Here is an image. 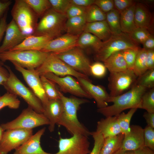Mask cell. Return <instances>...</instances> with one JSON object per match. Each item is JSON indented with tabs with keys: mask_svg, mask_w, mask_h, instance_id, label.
<instances>
[{
	"mask_svg": "<svg viewBox=\"0 0 154 154\" xmlns=\"http://www.w3.org/2000/svg\"><path fill=\"white\" fill-rule=\"evenodd\" d=\"M103 62L110 73L123 72L128 70L121 51L113 54Z\"/></svg>",
	"mask_w": 154,
	"mask_h": 154,
	"instance_id": "27",
	"label": "cell"
},
{
	"mask_svg": "<svg viewBox=\"0 0 154 154\" xmlns=\"http://www.w3.org/2000/svg\"><path fill=\"white\" fill-rule=\"evenodd\" d=\"M59 93L64 111L57 124L64 127L72 136L81 135L88 137L91 135V132L79 121L77 115L80 106L88 102L89 100L74 96L66 97L60 91Z\"/></svg>",
	"mask_w": 154,
	"mask_h": 154,
	"instance_id": "1",
	"label": "cell"
},
{
	"mask_svg": "<svg viewBox=\"0 0 154 154\" xmlns=\"http://www.w3.org/2000/svg\"><path fill=\"white\" fill-rule=\"evenodd\" d=\"M9 76V73L7 69L0 65V85H3L7 80Z\"/></svg>",
	"mask_w": 154,
	"mask_h": 154,
	"instance_id": "53",
	"label": "cell"
},
{
	"mask_svg": "<svg viewBox=\"0 0 154 154\" xmlns=\"http://www.w3.org/2000/svg\"><path fill=\"white\" fill-rule=\"evenodd\" d=\"M147 89L134 84L127 92L117 96H110L108 103L112 102V105L98 109L97 112L107 117L117 116L127 109H141V98Z\"/></svg>",
	"mask_w": 154,
	"mask_h": 154,
	"instance_id": "2",
	"label": "cell"
},
{
	"mask_svg": "<svg viewBox=\"0 0 154 154\" xmlns=\"http://www.w3.org/2000/svg\"><path fill=\"white\" fill-rule=\"evenodd\" d=\"M141 109L145 110L147 112L154 113V88H153L145 93L141 100Z\"/></svg>",
	"mask_w": 154,
	"mask_h": 154,
	"instance_id": "39",
	"label": "cell"
},
{
	"mask_svg": "<svg viewBox=\"0 0 154 154\" xmlns=\"http://www.w3.org/2000/svg\"><path fill=\"white\" fill-rule=\"evenodd\" d=\"M94 4L106 13L114 9V0H95Z\"/></svg>",
	"mask_w": 154,
	"mask_h": 154,
	"instance_id": "47",
	"label": "cell"
},
{
	"mask_svg": "<svg viewBox=\"0 0 154 154\" xmlns=\"http://www.w3.org/2000/svg\"><path fill=\"white\" fill-rule=\"evenodd\" d=\"M91 135L94 140V145L92 150L88 154H100L104 138L100 133L96 131L91 132Z\"/></svg>",
	"mask_w": 154,
	"mask_h": 154,
	"instance_id": "44",
	"label": "cell"
},
{
	"mask_svg": "<svg viewBox=\"0 0 154 154\" xmlns=\"http://www.w3.org/2000/svg\"><path fill=\"white\" fill-rule=\"evenodd\" d=\"M128 35L134 42L137 44H142L151 34L147 29L137 27L133 32Z\"/></svg>",
	"mask_w": 154,
	"mask_h": 154,
	"instance_id": "41",
	"label": "cell"
},
{
	"mask_svg": "<svg viewBox=\"0 0 154 154\" xmlns=\"http://www.w3.org/2000/svg\"><path fill=\"white\" fill-rule=\"evenodd\" d=\"M33 135L32 129L17 128L6 130L0 141V154H8L15 150Z\"/></svg>",
	"mask_w": 154,
	"mask_h": 154,
	"instance_id": "10",
	"label": "cell"
},
{
	"mask_svg": "<svg viewBox=\"0 0 154 154\" xmlns=\"http://www.w3.org/2000/svg\"><path fill=\"white\" fill-rule=\"evenodd\" d=\"M94 1L95 0H70L71 4L85 8L94 4Z\"/></svg>",
	"mask_w": 154,
	"mask_h": 154,
	"instance_id": "50",
	"label": "cell"
},
{
	"mask_svg": "<svg viewBox=\"0 0 154 154\" xmlns=\"http://www.w3.org/2000/svg\"><path fill=\"white\" fill-rule=\"evenodd\" d=\"M54 54L75 70L88 76L91 75L90 68L91 64L82 49L76 47L66 52Z\"/></svg>",
	"mask_w": 154,
	"mask_h": 154,
	"instance_id": "11",
	"label": "cell"
},
{
	"mask_svg": "<svg viewBox=\"0 0 154 154\" xmlns=\"http://www.w3.org/2000/svg\"><path fill=\"white\" fill-rule=\"evenodd\" d=\"M96 131L100 133L104 139L121 133L116 116L100 119L97 122Z\"/></svg>",
	"mask_w": 154,
	"mask_h": 154,
	"instance_id": "23",
	"label": "cell"
},
{
	"mask_svg": "<svg viewBox=\"0 0 154 154\" xmlns=\"http://www.w3.org/2000/svg\"><path fill=\"white\" fill-rule=\"evenodd\" d=\"M77 80L83 88L94 99L98 109L108 106L110 96L104 87L93 84L89 79L80 78Z\"/></svg>",
	"mask_w": 154,
	"mask_h": 154,
	"instance_id": "17",
	"label": "cell"
},
{
	"mask_svg": "<svg viewBox=\"0 0 154 154\" xmlns=\"http://www.w3.org/2000/svg\"><path fill=\"white\" fill-rule=\"evenodd\" d=\"M147 125L154 128V113L145 112L143 115Z\"/></svg>",
	"mask_w": 154,
	"mask_h": 154,
	"instance_id": "55",
	"label": "cell"
},
{
	"mask_svg": "<svg viewBox=\"0 0 154 154\" xmlns=\"http://www.w3.org/2000/svg\"><path fill=\"white\" fill-rule=\"evenodd\" d=\"M143 146V129L139 125H131L129 131L124 135L120 149L134 151Z\"/></svg>",
	"mask_w": 154,
	"mask_h": 154,
	"instance_id": "19",
	"label": "cell"
},
{
	"mask_svg": "<svg viewBox=\"0 0 154 154\" xmlns=\"http://www.w3.org/2000/svg\"><path fill=\"white\" fill-rule=\"evenodd\" d=\"M51 8L60 14L65 15L71 3L70 0H49Z\"/></svg>",
	"mask_w": 154,
	"mask_h": 154,
	"instance_id": "42",
	"label": "cell"
},
{
	"mask_svg": "<svg viewBox=\"0 0 154 154\" xmlns=\"http://www.w3.org/2000/svg\"><path fill=\"white\" fill-rule=\"evenodd\" d=\"M63 111V105L60 99L49 100L44 108L43 114L49 121L48 129L50 132L54 131L55 125L59 121Z\"/></svg>",
	"mask_w": 154,
	"mask_h": 154,
	"instance_id": "21",
	"label": "cell"
},
{
	"mask_svg": "<svg viewBox=\"0 0 154 154\" xmlns=\"http://www.w3.org/2000/svg\"><path fill=\"white\" fill-rule=\"evenodd\" d=\"M45 130V127L39 130L16 149L13 154H52L44 151L40 145L41 138Z\"/></svg>",
	"mask_w": 154,
	"mask_h": 154,
	"instance_id": "20",
	"label": "cell"
},
{
	"mask_svg": "<svg viewBox=\"0 0 154 154\" xmlns=\"http://www.w3.org/2000/svg\"><path fill=\"white\" fill-rule=\"evenodd\" d=\"M140 48H127L121 51L128 70L133 71L136 55Z\"/></svg>",
	"mask_w": 154,
	"mask_h": 154,
	"instance_id": "40",
	"label": "cell"
},
{
	"mask_svg": "<svg viewBox=\"0 0 154 154\" xmlns=\"http://www.w3.org/2000/svg\"><path fill=\"white\" fill-rule=\"evenodd\" d=\"M40 18L32 35L46 36L54 38L62 35L64 31L67 19L65 15L59 13L51 8Z\"/></svg>",
	"mask_w": 154,
	"mask_h": 154,
	"instance_id": "3",
	"label": "cell"
},
{
	"mask_svg": "<svg viewBox=\"0 0 154 154\" xmlns=\"http://www.w3.org/2000/svg\"><path fill=\"white\" fill-rule=\"evenodd\" d=\"M103 42L93 35L83 32L79 35L77 42V47L81 49L90 48L94 52L101 46Z\"/></svg>",
	"mask_w": 154,
	"mask_h": 154,
	"instance_id": "28",
	"label": "cell"
},
{
	"mask_svg": "<svg viewBox=\"0 0 154 154\" xmlns=\"http://www.w3.org/2000/svg\"><path fill=\"white\" fill-rule=\"evenodd\" d=\"M147 51V70L154 69V49Z\"/></svg>",
	"mask_w": 154,
	"mask_h": 154,
	"instance_id": "51",
	"label": "cell"
},
{
	"mask_svg": "<svg viewBox=\"0 0 154 154\" xmlns=\"http://www.w3.org/2000/svg\"><path fill=\"white\" fill-rule=\"evenodd\" d=\"M86 8L70 4L65 14L67 19L82 16L85 14Z\"/></svg>",
	"mask_w": 154,
	"mask_h": 154,
	"instance_id": "46",
	"label": "cell"
},
{
	"mask_svg": "<svg viewBox=\"0 0 154 154\" xmlns=\"http://www.w3.org/2000/svg\"><path fill=\"white\" fill-rule=\"evenodd\" d=\"M143 129L144 146L154 150V128L147 125Z\"/></svg>",
	"mask_w": 154,
	"mask_h": 154,
	"instance_id": "43",
	"label": "cell"
},
{
	"mask_svg": "<svg viewBox=\"0 0 154 154\" xmlns=\"http://www.w3.org/2000/svg\"><path fill=\"white\" fill-rule=\"evenodd\" d=\"M86 23L85 15L68 19L65 25L64 30L66 33L79 35L83 31Z\"/></svg>",
	"mask_w": 154,
	"mask_h": 154,
	"instance_id": "29",
	"label": "cell"
},
{
	"mask_svg": "<svg viewBox=\"0 0 154 154\" xmlns=\"http://www.w3.org/2000/svg\"><path fill=\"white\" fill-rule=\"evenodd\" d=\"M124 137V135L121 133L104 138L100 154H114L120 149Z\"/></svg>",
	"mask_w": 154,
	"mask_h": 154,
	"instance_id": "30",
	"label": "cell"
},
{
	"mask_svg": "<svg viewBox=\"0 0 154 154\" xmlns=\"http://www.w3.org/2000/svg\"><path fill=\"white\" fill-rule=\"evenodd\" d=\"M41 81L45 93L49 100L60 99L59 91L54 83L42 75L40 76Z\"/></svg>",
	"mask_w": 154,
	"mask_h": 154,
	"instance_id": "36",
	"label": "cell"
},
{
	"mask_svg": "<svg viewBox=\"0 0 154 154\" xmlns=\"http://www.w3.org/2000/svg\"><path fill=\"white\" fill-rule=\"evenodd\" d=\"M106 20L109 26L112 35L120 34L121 31L120 23V13L114 9L106 13Z\"/></svg>",
	"mask_w": 154,
	"mask_h": 154,
	"instance_id": "31",
	"label": "cell"
},
{
	"mask_svg": "<svg viewBox=\"0 0 154 154\" xmlns=\"http://www.w3.org/2000/svg\"><path fill=\"white\" fill-rule=\"evenodd\" d=\"M11 62L16 69L21 74L31 90L41 102L44 108L49 99L43 87L40 75L35 69H26L21 67L15 62Z\"/></svg>",
	"mask_w": 154,
	"mask_h": 154,
	"instance_id": "15",
	"label": "cell"
},
{
	"mask_svg": "<svg viewBox=\"0 0 154 154\" xmlns=\"http://www.w3.org/2000/svg\"><path fill=\"white\" fill-rule=\"evenodd\" d=\"M143 48L147 50L154 49V37L151 34L142 44Z\"/></svg>",
	"mask_w": 154,
	"mask_h": 154,
	"instance_id": "52",
	"label": "cell"
},
{
	"mask_svg": "<svg viewBox=\"0 0 154 154\" xmlns=\"http://www.w3.org/2000/svg\"><path fill=\"white\" fill-rule=\"evenodd\" d=\"M114 154H134V151L119 149Z\"/></svg>",
	"mask_w": 154,
	"mask_h": 154,
	"instance_id": "57",
	"label": "cell"
},
{
	"mask_svg": "<svg viewBox=\"0 0 154 154\" xmlns=\"http://www.w3.org/2000/svg\"><path fill=\"white\" fill-rule=\"evenodd\" d=\"M42 75L56 84L63 92L69 93L78 97L92 98L78 82L71 76L68 75L60 77L51 72L46 73Z\"/></svg>",
	"mask_w": 154,
	"mask_h": 154,
	"instance_id": "14",
	"label": "cell"
},
{
	"mask_svg": "<svg viewBox=\"0 0 154 154\" xmlns=\"http://www.w3.org/2000/svg\"><path fill=\"white\" fill-rule=\"evenodd\" d=\"M90 144L88 137L82 135H74L69 138L60 137L58 151L52 154H88Z\"/></svg>",
	"mask_w": 154,
	"mask_h": 154,
	"instance_id": "12",
	"label": "cell"
},
{
	"mask_svg": "<svg viewBox=\"0 0 154 154\" xmlns=\"http://www.w3.org/2000/svg\"><path fill=\"white\" fill-rule=\"evenodd\" d=\"M137 76L133 70L110 73L108 78L110 96L114 97L122 94L134 84Z\"/></svg>",
	"mask_w": 154,
	"mask_h": 154,
	"instance_id": "13",
	"label": "cell"
},
{
	"mask_svg": "<svg viewBox=\"0 0 154 154\" xmlns=\"http://www.w3.org/2000/svg\"><path fill=\"white\" fill-rule=\"evenodd\" d=\"M86 23L106 20V14L94 4L86 8L85 14Z\"/></svg>",
	"mask_w": 154,
	"mask_h": 154,
	"instance_id": "33",
	"label": "cell"
},
{
	"mask_svg": "<svg viewBox=\"0 0 154 154\" xmlns=\"http://www.w3.org/2000/svg\"><path fill=\"white\" fill-rule=\"evenodd\" d=\"M27 36L23 33L12 19L7 24L5 36L0 46V53L11 50L20 44Z\"/></svg>",
	"mask_w": 154,
	"mask_h": 154,
	"instance_id": "18",
	"label": "cell"
},
{
	"mask_svg": "<svg viewBox=\"0 0 154 154\" xmlns=\"http://www.w3.org/2000/svg\"><path fill=\"white\" fill-rule=\"evenodd\" d=\"M49 124V120L43 114L38 113L28 106L24 109L16 119L3 123L1 125L5 131L17 128L32 129L37 127Z\"/></svg>",
	"mask_w": 154,
	"mask_h": 154,
	"instance_id": "8",
	"label": "cell"
},
{
	"mask_svg": "<svg viewBox=\"0 0 154 154\" xmlns=\"http://www.w3.org/2000/svg\"><path fill=\"white\" fill-rule=\"evenodd\" d=\"M11 14L23 34L27 36L33 34L38 18L24 0L15 1Z\"/></svg>",
	"mask_w": 154,
	"mask_h": 154,
	"instance_id": "6",
	"label": "cell"
},
{
	"mask_svg": "<svg viewBox=\"0 0 154 154\" xmlns=\"http://www.w3.org/2000/svg\"><path fill=\"white\" fill-rule=\"evenodd\" d=\"M83 32L93 35L102 42L108 40L112 35L106 20L86 23Z\"/></svg>",
	"mask_w": 154,
	"mask_h": 154,
	"instance_id": "24",
	"label": "cell"
},
{
	"mask_svg": "<svg viewBox=\"0 0 154 154\" xmlns=\"http://www.w3.org/2000/svg\"><path fill=\"white\" fill-rule=\"evenodd\" d=\"M136 3L120 13V23L122 32L129 34L137 28L134 20Z\"/></svg>",
	"mask_w": 154,
	"mask_h": 154,
	"instance_id": "26",
	"label": "cell"
},
{
	"mask_svg": "<svg viewBox=\"0 0 154 154\" xmlns=\"http://www.w3.org/2000/svg\"><path fill=\"white\" fill-rule=\"evenodd\" d=\"M79 35L66 33L49 41L40 51L47 53L59 54L77 47Z\"/></svg>",
	"mask_w": 154,
	"mask_h": 154,
	"instance_id": "16",
	"label": "cell"
},
{
	"mask_svg": "<svg viewBox=\"0 0 154 154\" xmlns=\"http://www.w3.org/2000/svg\"><path fill=\"white\" fill-rule=\"evenodd\" d=\"M0 65L2 66L4 65L3 63V62H1L0 60Z\"/></svg>",
	"mask_w": 154,
	"mask_h": 154,
	"instance_id": "59",
	"label": "cell"
},
{
	"mask_svg": "<svg viewBox=\"0 0 154 154\" xmlns=\"http://www.w3.org/2000/svg\"><path fill=\"white\" fill-rule=\"evenodd\" d=\"M135 84L144 87L147 89L154 87V69L148 70L138 77Z\"/></svg>",
	"mask_w": 154,
	"mask_h": 154,
	"instance_id": "38",
	"label": "cell"
},
{
	"mask_svg": "<svg viewBox=\"0 0 154 154\" xmlns=\"http://www.w3.org/2000/svg\"><path fill=\"white\" fill-rule=\"evenodd\" d=\"M11 3L12 1L10 0L5 1L0 0V19L7 11L9 6Z\"/></svg>",
	"mask_w": 154,
	"mask_h": 154,
	"instance_id": "54",
	"label": "cell"
},
{
	"mask_svg": "<svg viewBox=\"0 0 154 154\" xmlns=\"http://www.w3.org/2000/svg\"><path fill=\"white\" fill-rule=\"evenodd\" d=\"M7 11L0 19V43L6 30L7 24Z\"/></svg>",
	"mask_w": 154,
	"mask_h": 154,
	"instance_id": "49",
	"label": "cell"
},
{
	"mask_svg": "<svg viewBox=\"0 0 154 154\" xmlns=\"http://www.w3.org/2000/svg\"><path fill=\"white\" fill-rule=\"evenodd\" d=\"M4 66L9 73L8 79L3 85L7 92L21 97L27 103L28 106L36 112L43 114L44 108L39 99L30 89L26 87L18 78L9 66Z\"/></svg>",
	"mask_w": 154,
	"mask_h": 154,
	"instance_id": "4",
	"label": "cell"
},
{
	"mask_svg": "<svg viewBox=\"0 0 154 154\" xmlns=\"http://www.w3.org/2000/svg\"><path fill=\"white\" fill-rule=\"evenodd\" d=\"M50 53L33 50L7 51L0 53V60L14 62L27 69H35L44 62Z\"/></svg>",
	"mask_w": 154,
	"mask_h": 154,
	"instance_id": "5",
	"label": "cell"
},
{
	"mask_svg": "<svg viewBox=\"0 0 154 154\" xmlns=\"http://www.w3.org/2000/svg\"><path fill=\"white\" fill-rule=\"evenodd\" d=\"M134 151V154H154V150L145 146Z\"/></svg>",
	"mask_w": 154,
	"mask_h": 154,
	"instance_id": "56",
	"label": "cell"
},
{
	"mask_svg": "<svg viewBox=\"0 0 154 154\" xmlns=\"http://www.w3.org/2000/svg\"><path fill=\"white\" fill-rule=\"evenodd\" d=\"M53 39L54 38L46 36L28 35L20 44L8 51H40L49 41Z\"/></svg>",
	"mask_w": 154,
	"mask_h": 154,
	"instance_id": "22",
	"label": "cell"
},
{
	"mask_svg": "<svg viewBox=\"0 0 154 154\" xmlns=\"http://www.w3.org/2000/svg\"><path fill=\"white\" fill-rule=\"evenodd\" d=\"M139 47L128 34L122 32L119 35H112L108 40L103 42L100 48L94 52V59L96 61L103 62L115 52L127 48Z\"/></svg>",
	"mask_w": 154,
	"mask_h": 154,
	"instance_id": "7",
	"label": "cell"
},
{
	"mask_svg": "<svg viewBox=\"0 0 154 154\" xmlns=\"http://www.w3.org/2000/svg\"><path fill=\"white\" fill-rule=\"evenodd\" d=\"M35 70L40 76L51 72L58 76L69 75L77 79L80 78L89 79L88 76L75 70L52 53H50L43 62Z\"/></svg>",
	"mask_w": 154,
	"mask_h": 154,
	"instance_id": "9",
	"label": "cell"
},
{
	"mask_svg": "<svg viewBox=\"0 0 154 154\" xmlns=\"http://www.w3.org/2000/svg\"><path fill=\"white\" fill-rule=\"evenodd\" d=\"M20 101L17 96L7 92L2 96H0V110L7 107L12 109H17L19 107Z\"/></svg>",
	"mask_w": 154,
	"mask_h": 154,
	"instance_id": "37",
	"label": "cell"
},
{
	"mask_svg": "<svg viewBox=\"0 0 154 154\" xmlns=\"http://www.w3.org/2000/svg\"><path fill=\"white\" fill-rule=\"evenodd\" d=\"M147 70V51L140 48L136 55L133 71L138 77Z\"/></svg>",
	"mask_w": 154,
	"mask_h": 154,
	"instance_id": "32",
	"label": "cell"
},
{
	"mask_svg": "<svg viewBox=\"0 0 154 154\" xmlns=\"http://www.w3.org/2000/svg\"><path fill=\"white\" fill-rule=\"evenodd\" d=\"M134 20L137 27L145 29L149 31L151 25L152 17L148 8L144 4L136 3Z\"/></svg>",
	"mask_w": 154,
	"mask_h": 154,
	"instance_id": "25",
	"label": "cell"
},
{
	"mask_svg": "<svg viewBox=\"0 0 154 154\" xmlns=\"http://www.w3.org/2000/svg\"><path fill=\"white\" fill-rule=\"evenodd\" d=\"M38 18L51 8L49 0H24Z\"/></svg>",
	"mask_w": 154,
	"mask_h": 154,
	"instance_id": "34",
	"label": "cell"
},
{
	"mask_svg": "<svg viewBox=\"0 0 154 154\" xmlns=\"http://www.w3.org/2000/svg\"><path fill=\"white\" fill-rule=\"evenodd\" d=\"M137 109V108H131L127 113L123 112L116 116L121 133L124 135L129 131L131 119Z\"/></svg>",
	"mask_w": 154,
	"mask_h": 154,
	"instance_id": "35",
	"label": "cell"
},
{
	"mask_svg": "<svg viewBox=\"0 0 154 154\" xmlns=\"http://www.w3.org/2000/svg\"><path fill=\"white\" fill-rule=\"evenodd\" d=\"M90 70L91 75L97 78H101L106 74V68L104 64L96 61L91 64Z\"/></svg>",
	"mask_w": 154,
	"mask_h": 154,
	"instance_id": "45",
	"label": "cell"
},
{
	"mask_svg": "<svg viewBox=\"0 0 154 154\" xmlns=\"http://www.w3.org/2000/svg\"><path fill=\"white\" fill-rule=\"evenodd\" d=\"M1 126L0 125V141L2 138L3 134L4 131Z\"/></svg>",
	"mask_w": 154,
	"mask_h": 154,
	"instance_id": "58",
	"label": "cell"
},
{
	"mask_svg": "<svg viewBox=\"0 0 154 154\" xmlns=\"http://www.w3.org/2000/svg\"><path fill=\"white\" fill-rule=\"evenodd\" d=\"M114 9L120 13L136 3L132 0H114Z\"/></svg>",
	"mask_w": 154,
	"mask_h": 154,
	"instance_id": "48",
	"label": "cell"
}]
</instances>
